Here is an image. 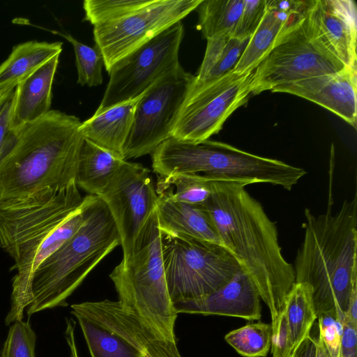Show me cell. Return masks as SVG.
Returning a JSON list of instances; mask_svg holds the SVG:
<instances>
[{"instance_id": "cell-1", "label": "cell", "mask_w": 357, "mask_h": 357, "mask_svg": "<svg viewBox=\"0 0 357 357\" xmlns=\"http://www.w3.org/2000/svg\"><path fill=\"white\" fill-rule=\"evenodd\" d=\"M245 186L218 182L203 206L222 244L236 258L268 307L273 329L295 283L294 269L282 256L275 222Z\"/></svg>"}, {"instance_id": "cell-2", "label": "cell", "mask_w": 357, "mask_h": 357, "mask_svg": "<svg viewBox=\"0 0 357 357\" xmlns=\"http://www.w3.org/2000/svg\"><path fill=\"white\" fill-rule=\"evenodd\" d=\"M303 243L295 259V282L312 289L317 315L341 327L353 287L357 284V197L339 211L314 215L305 209Z\"/></svg>"}, {"instance_id": "cell-3", "label": "cell", "mask_w": 357, "mask_h": 357, "mask_svg": "<svg viewBox=\"0 0 357 357\" xmlns=\"http://www.w3.org/2000/svg\"><path fill=\"white\" fill-rule=\"evenodd\" d=\"M84 197L75 182L0 207V246L13 258L11 302L24 306L39 266L79 228Z\"/></svg>"}, {"instance_id": "cell-4", "label": "cell", "mask_w": 357, "mask_h": 357, "mask_svg": "<svg viewBox=\"0 0 357 357\" xmlns=\"http://www.w3.org/2000/svg\"><path fill=\"white\" fill-rule=\"evenodd\" d=\"M81 123L74 115L50 110L17 131L15 145L0 162V207L75 182L84 139Z\"/></svg>"}, {"instance_id": "cell-5", "label": "cell", "mask_w": 357, "mask_h": 357, "mask_svg": "<svg viewBox=\"0 0 357 357\" xmlns=\"http://www.w3.org/2000/svg\"><path fill=\"white\" fill-rule=\"evenodd\" d=\"M82 210L79 228L34 272L25 308L28 316L68 305L67 298L89 273L121 245L114 220L100 197L85 196Z\"/></svg>"}, {"instance_id": "cell-6", "label": "cell", "mask_w": 357, "mask_h": 357, "mask_svg": "<svg viewBox=\"0 0 357 357\" xmlns=\"http://www.w3.org/2000/svg\"><path fill=\"white\" fill-rule=\"evenodd\" d=\"M151 156L159 177L199 174L215 181L269 183L291 190L306 174L301 167L210 139L192 143L170 137Z\"/></svg>"}, {"instance_id": "cell-7", "label": "cell", "mask_w": 357, "mask_h": 357, "mask_svg": "<svg viewBox=\"0 0 357 357\" xmlns=\"http://www.w3.org/2000/svg\"><path fill=\"white\" fill-rule=\"evenodd\" d=\"M156 208L135 240L132 251L109 274L121 305L165 338L177 341V313L171 301Z\"/></svg>"}, {"instance_id": "cell-8", "label": "cell", "mask_w": 357, "mask_h": 357, "mask_svg": "<svg viewBox=\"0 0 357 357\" xmlns=\"http://www.w3.org/2000/svg\"><path fill=\"white\" fill-rule=\"evenodd\" d=\"M162 253L173 304L204 297L227 284L241 268L223 245L162 235Z\"/></svg>"}, {"instance_id": "cell-9", "label": "cell", "mask_w": 357, "mask_h": 357, "mask_svg": "<svg viewBox=\"0 0 357 357\" xmlns=\"http://www.w3.org/2000/svg\"><path fill=\"white\" fill-rule=\"evenodd\" d=\"M253 72L232 70L205 81L195 77L171 137L197 143L218 133L231 114L252 96Z\"/></svg>"}, {"instance_id": "cell-10", "label": "cell", "mask_w": 357, "mask_h": 357, "mask_svg": "<svg viewBox=\"0 0 357 357\" xmlns=\"http://www.w3.org/2000/svg\"><path fill=\"white\" fill-rule=\"evenodd\" d=\"M194 79L195 75L185 71L179 63L162 75L144 92L137 105L125 144L124 160L151 154L172 137Z\"/></svg>"}, {"instance_id": "cell-11", "label": "cell", "mask_w": 357, "mask_h": 357, "mask_svg": "<svg viewBox=\"0 0 357 357\" xmlns=\"http://www.w3.org/2000/svg\"><path fill=\"white\" fill-rule=\"evenodd\" d=\"M184 28L178 22L118 61L94 114L142 95L162 75L179 64Z\"/></svg>"}, {"instance_id": "cell-12", "label": "cell", "mask_w": 357, "mask_h": 357, "mask_svg": "<svg viewBox=\"0 0 357 357\" xmlns=\"http://www.w3.org/2000/svg\"><path fill=\"white\" fill-rule=\"evenodd\" d=\"M303 18L280 36L255 68L252 95L272 91L289 82L336 73L345 67L312 38Z\"/></svg>"}, {"instance_id": "cell-13", "label": "cell", "mask_w": 357, "mask_h": 357, "mask_svg": "<svg viewBox=\"0 0 357 357\" xmlns=\"http://www.w3.org/2000/svg\"><path fill=\"white\" fill-rule=\"evenodd\" d=\"M202 0H152L125 17L93 26L107 72L120 59L185 18Z\"/></svg>"}, {"instance_id": "cell-14", "label": "cell", "mask_w": 357, "mask_h": 357, "mask_svg": "<svg viewBox=\"0 0 357 357\" xmlns=\"http://www.w3.org/2000/svg\"><path fill=\"white\" fill-rule=\"evenodd\" d=\"M107 205L116 224L123 257L132 251L135 238L155 210L158 194L150 170L124 160L99 196Z\"/></svg>"}, {"instance_id": "cell-15", "label": "cell", "mask_w": 357, "mask_h": 357, "mask_svg": "<svg viewBox=\"0 0 357 357\" xmlns=\"http://www.w3.org/2000/svg\"><path fill=\"white\" fill-rule=\"evenodd\" d=\"M303 24L312 38L345 66L357 68V10L352 0H310Z\"/></svg>"}, {"instance_id": "cell-16", "label": "cell", "mask_w": 357, "mask_h": 357, "mask_svg": "<svg viewBox=\"0 0 357 357\" xmlns=\"http://www.w3.org/2000/svg\"><path fill=\"white\" fill-rule=\"evenodd\" d=\"M71 314L88 317L112 331L144 357H182L177 341L163 337L116 301H86L71 305Z\"/></svg>"}, {"instance_id": "cell-17", "label": "cell", "mask_w": 357, "mask_h": 357, "mask_svg": "<svg viewBox=\"0 0 357 357\" xmlns=\"http://www.w3.org/2000/svg\"><path fill=\"white\" fill-rule=\"evenodd\" d=\"M271 91L287 93L313 102L356 128L357 68L345 66L336 73L279 85Z\"/></svg>"}, {"instance_id": "cell-18", "label": "cell", "mask_w": 357, "mask_h": 357, "mask_svg": "<svg viewBox=\"0 0 357 357\" xmlns=\"http://www.w3.org/2000/svg\"><path fill=\"white\" fill-rule=\"evenodd\" d=\"M260 296L254 283L242 269L225 285L200 298L174 304L176 313L220 315L259 320Z\"/></svg>"}, {"instance_id": "cell-19", "label": "cell", "mask_w": 357, "mask_h": 357, "mask_svg": "<svg viewBox=\"0 0 357 357\" xmlns=\"http://www.w3.org/2000/svg\"><path fill=\"white\" fill-rule=\"evenodd\" d=\"M309 1L266 0L264 15L234 70L254 71L280 36L303 19Z\"/></svg>"}, {"instance_id": "cell-20", "label": "cell", "mask_w": 357, "mask_h": 357, "mask_svg": "<svg viewBox=\"0 0 357 357\" xmlns=\"http://www.w3.org/2000/svg\"><path fill=\"white\" fill-rule=\"evenodd\" d=\"M60 54L54 56L15 88L10 116L13 131L40 119L51 110L52 88Z\"/></svg>"}, {"instance_id": "cell-21", "label": "cell", "mask_w": 357, "mask_h": 357, "mask_svg": "<svg viewBox=\"0 0 357 357\" xmlns=\"http://www.w3.org/2000/svg\"><path fill=\"white\" fill-rule=\"evenodd\" d=\"M143 93L82 122L79 131L84 138L124 160L125 144L133 123L137 105Z\"/></svg>"}, {"instance_id": "cell-22", "label": "cell", "mask_w": 357, "mask_h": 357, "mask_svg": "<svg viewBox=\"0 0 357 357\" xmlns=\"http://www.w3.org/2000/svg\"><path fill=\"white\" fill-rule=\"evenodd\" d=\"M156 213L162 235L184 236L222 245L203 205L190 204L158 195Z\"/></svg>"}, {"instance_id": "cell-23", "label": "cell", "mask_w": 357, "mask_h": 357, "mask_svg": "<svg viewBox=\"0 0 357 357\" xmlns=\"http://www.w3.org/2000/svg\"><path fill=\"white\" fill-rule=\"evenodd\" d=\"M61 42L30 40L15 45L0 65V92L16 87L54 56L62 52Z\"/></svg>"}, {"instance_id": "cell-24", "label": "cell", "mask_w": 357, "mask_h": 357, "mask_svg": "<svg viewBox=\"0 0 357 357\" xmlns=\"http://www.w3.org/2000/svg\"><path fill=\"white\" fill-rule=\"evenodd\" d=\"M123 161L84 139L79 153L75 183L89 195L99 197Z\"/></svg>"}, {"instance_id": "cell-25", "label": "cell", "mask_w": 357, "mask_h": 357, "mask_svg": "<svg viewBox=\"0 0 357 357\" xmlns=\"http://www.w3.org/2000/svg\"><path fill=\"white\" fill-rule=\"evenodd\" d=\"M248 39H239L229 33H222L208 39L202 63L197 74V81H205L222 76L234 70Z\"/></svg>"}, {"instance_id": "cell-26", "label": "cell", "mask_w": 357, "mask_h": 357, "mask_svg": "<svg viewBox=\"0 0 357 357\" xmlns=\"http://www.w3.org/2000/svg\"><path fill=\"white\" fill-rule=\"evenodd\" d=\"M288 326L293 349L296 353L310 335L317 315L310 285L295 282L286 296L282 310Z\"/></svg>"}, {"instance_id": "cell-27", "label": "cell", "mask_w": 357, "mask_h": 357, "mask_svg": "<svg viewBox=\"0 0 357 357\" xmlns=\"http://www.w3.org/2000/svg\"><path fill=\"white\" fill-rule=\"evenodd\" d=\"M75 316L81 328L91 357H144L116 333L88 317Z\"/></svg>"}, {"instance_id": "cell-28", "label": "cell", "mask_w": 357, "mask_h": 357, "mask_svg": "<svg viewBox=\"0 0 357 357\" xmlns=\"http://www.w3.org/2000/svg\"><path fill=\"white\" fill-rule=\"evenodd\" d=\"M218 182L199 174H176L160 177L156 192L172 200L203 205L214 192Z\"/></svg>"}, {"instance_id": "cell-29", "label": "cell", "mask_w": 357, "mask_h": 357, "mask_svg": "<svg viewBox=\"0 0 357 357\" xmlns=\"http://www.w3.org/2000/svg\"><path fill=\"white\" fill-rule=\"evenodd\" d=\"M243 3L244 0H202L197 8V29L205 39L222 33L232 35Z\"/></svg>"}, {"instance_id": "cell-30", "label": "cell", "mask_w": 357, "mask_h": 357, "mask_svg": "<svg viewBox=\"0 0 357 357\" xmlns=\"http://www.w3.org/2000/svg\"><path fill=\"white\" fill-rule=\"evenodd\" d=\"M271 324H248L229 332L225 341L244 357H265L271 346Z\"/></svg>"}, {"instance_id": "cell-31", "label": "cell", "mask_w": 357, "mask_h": 357, "mask_svg": "<svg viewBox=\"0 0 357 357\" xmlns=\"http://www.w3.org/2000/svg\"><path fill=\"white\" fill-rule=\"evenodd\" d=\"M40 28L59 35L71 43L75 55L78 84L90 87L102 84V69L103 66H105L104 59L101 52L96 45L91 47L82 43L68 33L53 31L44 27Z\"/></svg>"}, {"instance_id": "cell-32", "label": "cell", "mask_w": 357, "mask_h": 357, "mask_svg": "<svg viewBox=\"0 0 357 357\" xmlns=\"http://www.w3.org/2000/svg\"><path fill=\"white\" fill-rule=\"evenodd\" d=\"M152 0H85L84 20L93 26L116 21L148 6Z\"/></svg>"}, {"instance_id": "cell-33", "label": "cell", "mask_w": 357, "mask_h": 357, "mask_svg": "<svg viewBox=\"0 0 357 357\" xmlns=\"http://www.w3.org/2000/svg\"><path fill=\"white\" fill-rule=\"evenodd\" d=\"M36 335L31 325L17 320L10 327L1 357H35Z\"/></svg>"}, {"instance_id": "cell-34", "label": "cell", "mask_w": 357, "mask_h": 357, "mask_svg": "<svg viewBox=\"0 0 357 357\" xmlns=\"http://www.w3.org/2000/svg\"><path fill=\"white\" fill-rule=\"evenodd\" d=\"M266 0H244L241 15L232 36L239 39H248L259 26L266 10Z\"/></svg>"}, {"instance_id": "cell-35", "label": "cell", "mask_w": 357, "mask_h": 357, "mask_svg": "<svg viewBox=\"0 0 357 357\" xmlns=\"http://www.w3.org/2000/svg\"><path fill=\"white\" fill-rule=\"evenodd\" d=\"M271 350L273 357H294L295 353L285 316L282 312L272 329Z\"/></svg>"}, {"instance_id": "cell-36", "label": "cell", "mask_w": 357, "mask_h": 357, "mask_svg": "<svg viewBox=\"0 0 357 357\" xmlns=\"http://www.w3.org/2000/svg\"><path fill=\"white\" fill-rule=\"evenodd\" d=\"M13 96L4 104L0 112V162L12 149L17 139V132L10 127Z\"/></svg>"}, {"instance_id": "cell-37", "label": "cell", "mask_w": 357, "mask_h": 357, "mask_svg": "<svg viewBox=\"0 0 357 357\" xmlns=\"http://www.w3.org/2000/svg\"><path fill=\"white\" fill-rule=\"evenodd\" d=\"M357 328L347 321L342 324L341 357H357Z\"/></svg>"}, {"instance_id": "cell-38", "label": "cell", "mask_w": 357, "mask_h": 357, "mask_svg": "<svg viewBox=\"0 0 357 357\" xmlns=\"http://www.w3.org/2000/svg\"><path fill=\"white\" fill-rule=\"evenodd\" d=\"M294 357H316L315 337L310 334L298 348Z\"/></svg>"}, {"instance_id": "cell-39", "label": "cell", "mask_w": 357, "mask_h": 357, "mask_svg": "<svg viewBox=\"0 0 357 357\" xmlns=\"http://www.w3.org/2000/svg\"><path fill=\"white\" fill-rule=\"evenodd\" d=\"M315 342L316 357H341V350L337 352L330 351L319 331L317 337H315Z\"/></svg>"}, {"instance_id": "cell-40", "label": "cell", "mask_w": 357, "mask_h": 357, "mask_svg": "<svg viewBox=\"0 0 357 357\" xmlns=\"http://www.w3.org/2000/svg\"><path fill=\"white\" fill-rule=\"evenodd\" d=\"M15 91L14 89H10L0 92V103L5 102L8 100L13 95Z\"/></svg>"}, {"instance_id": "cell-41", "label": "cell", "mask_w": 357, "mask_h": 357, "mask_svg": "<svg viewBox=\"0 0 357 357\" xmlns=\"http://www.w3.org/2000/svg\"><path fill=\"white\" fill-rule=\"evenodd\" d=\"M70 357H79L78 352H77V347H73L70 349Z\"/></svg>"}]
</instances>
